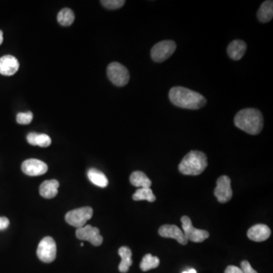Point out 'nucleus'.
I'll use <instances>...</instances> for the list:
<instances>
[{"label":"nucleus","instance_id":"nucleus-4","mask_svg":"<svg viewBox=\"0 0 273 273\" xmlns=\"http://www.w3.org/2000/svg\"><path fill=\"white\" fill-rule=\"evenodd\" d=\"M106 72L109 81L117 87H124L129 81V72L125 66L119 62L109 64Z\"/></svg>","mask_w":273,"mask_h":273},{"label":"nucleus","instance_id":"nucleus-8","mask_svg":"<svg viewBox=\"0 0 273 273\" xmlns=\"http://www.w3.org/2000/svg\"><path fill=\"white\" fill-rule=\"evenodd\" d=\"M176 44L173 41H163L157 43L152 47L150 55L152 60L156 62H163L174 53Z\"/></svg>","mask_w":273,"mask_h":273},{"label":"nucleus","instance_id":"nucleus-3","mask_svg":"<svg viewBox=\"0 0 273 273\" xmlns=\"http://www.w3.org/2000/svg\"><path fill=\"white\" fill-rule=\"evenodd\" d=\"M207 157L201 151L191 150L185 155L178 166V170L185 175H199L207 167Z\"/></svg>","mask_w":273,"mask_h":273},{"label":"nucleus","instance_id":"nucleus-7","mask_svg":"<svg viewBox=\"0 0 273 273\" xmlns=\"http://www.w3.org/2000/svg\"><path fill=\"white\" fill-rule=\"evenodd\" d=\"M56 244L53 238L45 237L41 240L37 247V255L38 258L44 263H52L56 257Z\"/></svg>","mask_w":273,"mask_h":273},{"label":"nucleus","instance_id":"nucleus-14","mask_svg":"<svg viewBox=\"0 0 273 273\" xmlns=\"http://www.w3.org/2000/svg\"><path fill=\"white\" fill-rule=\"evenodd\" d=\"M271 235V230L264 224H255L248 231V237L253 242H262L268 239Z\"/></svg>","mask_w":273,"mask_h":273},{"label":"nucleus","instance_id":"nucleus-15","mask_svg":"<svg viewBox=\"0 0 273 273\" xmlns=\"http://www.w3.org/2000/svg\"><path fill=\"white\" fill-rule=\"evenodd\" d=\"M247 50L246 43L241 40H235L230 43L227 48V52L233 60L238 61L242 59Z\"/></svg>","mask_w":273,"mask_h":273},{"label":"nucleus","instance_id":"nucleus-24","mask_svg":"<svg viewBox=\"0 0 273 273\" xmlns=\"http://www.w3.org/2000/svg\"><path fill=\"white\" fill-rule=\"evenodd\" d=\"M133 199L135 201L140 200H148L149 202H154L156 197L153 195L152 190L149 188H139L133 195Z\"/></svg>","mask_w":273,"mask_h":273},{"label":"nucleus","instance_id":"nucleus-26","mask_svg":"<svg viewBox=\"0 0 273 273\" xmlns=\"http://www.w3.org/2000/svg\"><path fill=\"white\" fill-rule=\"evenodd\" d=\"M33 113L31 112H19L16 117V121L20 124H29L33 120Z\"/></svg>","mask_w":273,"mask_h":273},{"label":"nucleus","instance_id":"nucleus-19","mask_svg":"<svg viewBox=\"0 0 273 273\" xmlns=\"http://www.w3.org/2000/svg\"><path fill=\"white\" fill-rule=\"evenodd\" d=\"M87 177L93 184L99 188H106L109 184V181H108L106 174L94 168L88 170Z\"/></svg>","mask_w":273,"mask_h":273},{"label":"nucleus","instance_id":"nucleus-9","mask_svg":"<svg viewBox=\"0 0 273 273\" xmlns=\"http://www.w3.org/2000/svg\"><path fill=\"white\" fill-rule=\"evenodd\" d=\"M76 237L81 241H86L92 244L94 246H99L103 242L99 228L93 227L91 224L84 225L82 228L76 230Z\"/></svg>","mask_w":273,"mask_h":273},{"label":"nucleus","instance_id":"nucleus-25","mask_svg":"<svg viewBox=\"0 0 273 273\" xmlns=\"http://www.w3.org/2000/svg\"><path fill=\"white\" fill-rule=\"evenodd\" d=\"M100 2L106 9L114 10V9L122 8L125 3V1L124 0H102Z\"/></svg>","mask_w":273,"mask_h":273},{"label":"nucleus","instance_id":"nucleus-30","mask_svg":"<svg viewBox=\"0 0 273 273\" xmlns=\"http://www.w3.org/2000/svg\"><path fill=\"white\" fill-rule=\"evenodd\" d=\"M3 42V33L2 30H0V45Z\"/></svg>","mask_w":273,"mask_h":273},{"label":"nucleus","instance_id":"nucleus-20","mask_svg":"<svg viewBox=\"0 0 273 273\" xmlns=\"http://www.w3.org/2000/svg\"><path fill=\"white\" fill-rule=\"evenodd\" d=\"M130 182L133 186L140 188H149L152 184L150 179L143 172L141 171L134 172L131 174Z\"/></svg>","mask_w":273,"mask_h":273},{"label":"nucleus","instance_id":"nucleus-13","mask_svg":"<svg viewBox=\"0 0 273 273\" xmlns=\"http://www.w3.org/2000/svg\"><path fill=\"white\" fill-rule=\"evenodd\" d=\"M19 69V61L13 55H6L0 58V74L2 75H13Z\"/></svg>","mask_w":273,"mask_h":273},{"label":"nucleus","instance_id":"nucleus-27","mask_svg":"<svg viewBox=\"0 0 273 273\" xmlns=\"http://www.w3.org/2000/svg\"><path fill=\"white\" fill-rule=\"evenodd\" d=\"M241 270H242L243 273H258L252 268L251 265L247 260H244L241 263Z\"/></svg>","mask_w":273,"mask_h":273},{"label":"nucleus","instance_id":"nucleus-16","mask_svg":"<svg viewBox=\"0 0 273 273\" xmlns=\"http://www.w3.org/2000/svg\"><path fill=\"white\" fill-rule=\"evenodd\" d=\"M59 182L57 180H47L40 186V195L47 199H52L58 195Z\"/></svg>","mask_w":273,"mask_h":273},{"label":"nucleus","instance_id":"nucleus-10","mask_svg":"<svg viewBox=\"0 0 273 273\" xmlns=\"http://www.w3.org/2000/svg\"><path fill=\"white\" fill-rule=\"evenodd\" d=\"M214 195L221 203L229 201L232 198V190L231 187V179L226 175H223L216 181V188H215Z\"/></svg>","mask_w":273,"mask_h":273},{"label":"nucleus","instance_id":"nucleus-11","mask_svg":"<svg viewBox=\"0 0 273 273\" xmlns=\"http://www.w3.org/2000/svg\"><path fill=\"white\" fill-rule=\"evenodd\" d=\"M22 170L27 175H42L48 171V166L41 160L30 159L23 162L22 165Z\"/></svg>","mask_w":273,"mask_h":273},{"label":"nucleus","instance_id":"nucleus-1","mask_svg":"<svg viewBox=\"0 0 273 273\" xmlns=\"http://www.w3.org/2000/svg\"><path fill=\"white\" fill-rule=\"evenodd\" d=\"M169 98L172 103L187 109H199L206 105V99L202 94L183 87H174L170 90Z\"/></svg>","mask_w":273,"mask_h":273},{"label":"nucleus","instance_id":"nucleus-29","mask_svg":"<svg viewBox=\"0 0 273 273\" xmlns=\"http://www.w3.org/2000/svg\"><path fill=\"white\" fill-rule=\"evenodd\" d=\"M224 273H243V272L239 267H235V266H229L227 267Z\"/></svg>","mask_w":273,"mask_h":273},{"label":"nucleus","instance_id":"nucleus-12","mask_svg":"<svg viewBox=\"0 0 273 273\" xmlns=\"http://www.w3.org/2000/svg\"><path fill=\"white\" fill-rule=\"evenodd\" d=\"M159 234L163 238L175 239L178 243L182 245H186L188 242L182 230L174 224H164L159 228Z\"/></svg>","mask_w":273,"mask_h":273},{"label":"nucleus","instance_id":"nucleus-21","mask_svg":"<svg viewBox=\"0 0 273 273\" xmlns=\"http://www.w3.org/2000/svg\"><path fill=\"white\" fill-rule=\"evenodd\" d=\"M273 17V1H265L260 5L257 12V19L262 23L270 22Z\"/></svg>","mask_w":273,"mask_h":273},{"label":"nucleus","instance_id":"nucleus-23","mask_svg":"<svg viewBox=\"0 0 273 273\" xmlns=\"http://www.w3.org/2000/svg\"><path fill=\"white\" fill-rule=\"evenodd\" d=\"M159 265V260L157 256H153L150 253H148L143 257L140 267L142 271L147 272L152 269L157 268Z\"/></svg>","mask_w":273,"mask_h":273},{"label":"nucleus","instance_id":"nucleus-6","mask_svg":"<svg viewBox=\"0 0 273 273\" xmlns=\"http://www.w3.org/2000/svg\"><path fill=\"white\" fill-rule=\"evenodd\" d=\"M181 221L182 223L183 232L188 241L195 243H201L210 236V233L206 230L198 229L193 226L192 222L188 216H182Z\"/></svg>","mask_w":273,"mask_h":273},{"label":"nucleus","instance_id":"nucleus-18","mask_svg":"<svg viewBox=\"0 0 273 273\" xmlns=\"http://www.w3.org/2000/svg\"><path fill=\"white\" fill-rule=\"evenodd\" d=\"M119 256H121L122 261L119 264V270L122 273H126L129 270L130 267L132 265V252L127 247H122L119 248Z\"/></svg>","mask_w":273,"mask_h":273},{"label":"nucleus","instance_id":"nucleus-2","mask_svg":"<svg viewBox=\"0 0 273 273\" xmlns=\"http://www.w3.org/2000/svg\"><path fill=\"white\" fill-rule=\"evenodd\" d=\"M235 124L239 129L252 135L260 134L263 127V116L261 112L253 108H247L237 113Z\"/></svg>","mask_w":273,"mask_h":273},{"label":"nucleus","instance_id":"nucleus-5","mask_svg":"<svg viewBox=\"0 0 273 273\" xmlns=\"http://www.w3.org/2000/svg\"><path fill=\"white\" fill-rule=\"evenodd\" d=\"M93 213V209L90 206L79 208L66 213V221L72 226L77 228H82L85 225L87 222L92 218Z\"/></svg>","mask_w":273,"mask_h":273},{"label":"nucleus","instance_id":"nucleus-22","mask_svg":"<svg viewBox=\"0 0 273 273\" xmlns=\"http://www.w3.org/2000/svg\"><path fill=\"white\" fill-rule=\"evenodd\" d=\"M74 19H75V16H74V12L72 9H68V8L62 9L58 13V22L64 27H69V26L72 25L73 22H74Z\"/></svg>","mask_w":273,"mask_h":273},{"label":"nucleus","instance_id":"nucleus-17","mask_svg":"<svg viewBox=\"0 0 273 273\" xmlns=\"http://www.w3.org/2000/svg\"><path fill=\"white\" fill-rule=\"evenodd\" d=\"M27 141L32 146H39L41 148H48L52 143V140L49 135L35 132L29 133L27 136Z\"/></svg>","mask_w":273,"mask_h":273},{"label":"nucleus","instance_id":"nucleus-28","mask_svg":"<svg viewBox=\"0 0 273 273\" xmlns=\"http://www.w3.org/2000/svg\"><path fill=\"white\" fill-rule=\"evenodd\" d=\"M9 225V219L6 217H0V231L6 229Z\"/></svg>","mask_w":273,"mask_h":273},{"label":"nucleus","instance_id":"nucleus-31","mask_svg":"<svg viewBox=\"0 0 273 273\" xmlns=\"http://www.w3.org/2000/svg\"><path fill=\"white\" fill-rule=\"evenodd\" d=\"M182 273H197V271L194 270V269H192V270H188V271L183 272Z\"/></svg>","mask_w":273,"mask_h":273}]
</instances>
